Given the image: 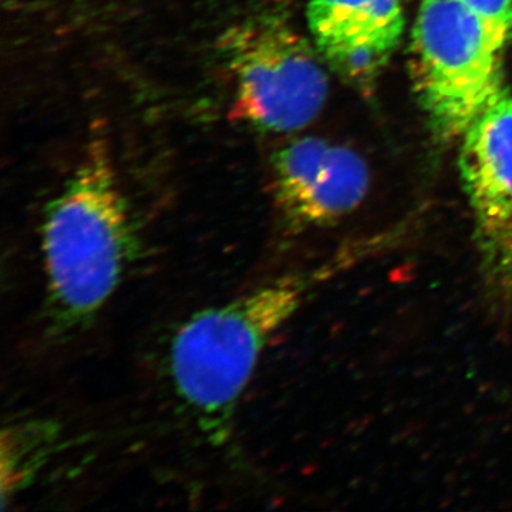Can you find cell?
I'll return each instance as SVG.
<instances>
[{
	"label": "cell",
	"mask_w": 512,
	"mask_h": 512,
	"mask_svg": "<svg viewBox=\"0 0 512 512\" xmlns=\"http://www.w3.org/2000/svg\"><path fill=\"white\" fill-rule=\"evenodd\" d=\"M372 251L366 245L342 251L313 271L279 276L185 320L171 343L170 375L205 439L214 446L227 443L262 352L312 289Z\"/></svg>",
	"instance_id": "obj_1"
},
{
	"label": "cell",
	"mask_w": 512,
	"mask_h": 512,
	"mask_svg": "<svg viewBox=\"0 0 512 512\" xmlns=\"http://www.w3.org/2000/svg\"><path fill=\"white\" fill-rule=\"evenodd\" d=\"M131 228L109 146L93 136L42 228L50 332H77L106 305L133 248Z\"/></svg>",
	"instance_id": "obj_2"
},
{
	"label": "cell",
	"mask_w": 512,
	"mask_h": 512,
	"mask_svg": "<svg viewBox=\"0 0 512 512\" xmlns=\"http://www.w3.org/2000/svg\"><path fill=\"white\" fill-rule=\"evenodd\" d=\"M503 53L458 0H421L413 28V82L437 136L463 137L507 92Z\"/></svg>",
	"instance_id": "obj_3"
},
{
	"label": "cell",
	"mask_w": 512,
	"mask_h": 512,
	"mask_svg": "<svg viewBox=\"0 0 512 512\" xmlns=\"http://www.w3.org/2000/svg\"><path fill=\"white\" fill-rule=\"evenodd\" d=\"M224 46L235 86L232 116L275 133L301 130L318 117L328 76L289 23L251 20L232 30Z\"/></svg>",
	"instance_id": "obj_4"
},
{
	"label": "cell",
	"mask_w": 512,
	"mask_h": 512,
	"mask_svg": "<svg viewBox=\"0 0 512 512\" xmlns=\"http://www.w3.org/2000/svg\"><path fill=\"white\" fill-rule=\"evenodd\" d=\"M460 174L474 221L478 271L498 311L512 306V93L461 137Z\"/></svg>",
	"instance_id": "obj_5"
},
{
	"label": "cell",
	"mask_w": 512,
	"mask_h": 512,
	"mask_svg": "<svg viewBox=\"0 0 512 512\" xmlns=\"http://www.w3.org/2000/svg\"><path fill=\"white\" fill-rule=\"evenodd\" d=\"M367 191V165L348 147L308 137L275 156V202L293 234L336 224L362 204Z\"/></svg>",
	"instance_id": "obj_6"
},
{
	"label": "cell",
	"mask_w": 512,
	"mask_h": 512,
	"mask_svg": "<svg viewBox=\"0 0 512 512\" xmlns=\"http://www.w3.org/2000/svg\"><path fill=\"white\" fill-rule=\"evenodd\" d=\"M320 56L346 79L372 82L402 40L406 0H308Z\"/></svg>",
	"instance_id": "obj_7"
},
{
	"label": "cell",
	"mask_w": 512,
	"mask_h": 512,
	"mask_svg": "<svg viewBox=\"0 0 512 512\" xmlns=\"http://www.w3.org/2000/svg\"><path fill=\"white\" fill-rule=\"evenodd\" d=\"M60 433L52 421L30 420L2 431V504L32 483L55 453Z\"/></svg>",
	"instance_id": "obj_8"
},
{
	"label": "cell",
	"mask_w": 512,
	"mask_h": 512,
	"mask_svg": "<svg viewBox=\"0 0 512 512\" xmlns=\"http://www.w3.org/2000/svg\"><path fill=\"white\" fill-rule=\"evenodd\" d=\"M483 23L495 45L505 50L512 42V0H458Z\"/></svg>",
	"instance_id": "obj_9"
}]
</instances>
